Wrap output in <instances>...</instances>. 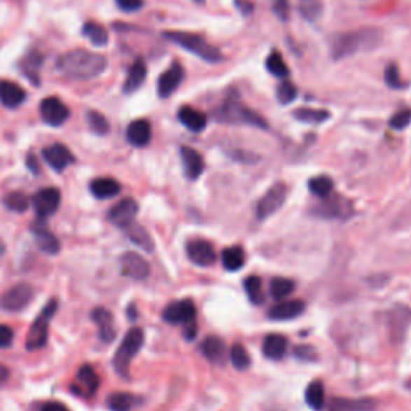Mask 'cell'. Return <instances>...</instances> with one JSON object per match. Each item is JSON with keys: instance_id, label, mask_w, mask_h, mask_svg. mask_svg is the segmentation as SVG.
<instances>
[{"instance_id": "23", "label": "cell", "mask_w": 411, "mask_h": 411, "mask_svg": "<svg viewBox=\"0 0 411 411\" xmlns=\"http://www.w3.org/2000/svg\"><path fill=\"white\" fill-rule=\"evenodd\" d=\"M179 120L191 132H202L207 125L206 114L191 106H182L179 109Z\"/></svg>"}, {"instance_id": "41", "label": "cell", "mask_w": 411, "mask_h": 411, "mask_svg": "<svg viewBox=\"0 0 411 411\" xmlns=\"http://www.w3.org/2000/svg\"><path fill=\"white\" fill-rule=\"evenodd\" d=\"M295 283L289 278H273L270 281V293L275 299H284L289 294H293Z\"/></svg>"}, {"instance_id": "49", "label": "cell", "mask_w": 411, "mask_h": 411, "mask_svg": "<svg viewBox=\"0 0 411 411\" xmlns=\"http://www.w3.org/2000/svg\"><path fill=\"white\" fill-rule=\"evenodd\" d=\"M273 12L279 20L286 21L289 18V0H273Z\"/></svg>"}, {"instance_id": "24", "label": "cell", "mask_w": 411, "mask_h": 411, "mask_svg": "<svg viewBox=\"0 0 411 411\" xmlns=\"http://www.w3.org/2000/svg\"><path fill=\"white\" fill-rule=\"evenodd\" d=\"M146 79V64L141 58H137L132 67H130L127 78H125V82L123 85V90L125 93H134L135 90H139L144 82Z\"/></svg>"}, {"instance_id": "52", "label": "cell", "mask_w": 411, "mask_h": 411, "mask_svg": "<svg viewBox=\"0 0 411 411\" xmlns=\"http://www.w3.org/2000/svg\"><path fill=\"white\" fill-rule=\"evenodd\" d=\"M41 411H69V410L60 402H48L43 405Z\"/></svg>"}, {"instance_id": "43", "label": "cell", "mask_w": 411, "mask_h": 411, "mask_svg": "<svg viewBox=\"0 0 411 411\" xmlns=\"http://www.w3.org/2000/svg\"><path fill=\"white\" fill-rule=\"evenodd\" d=\"M246 294L252 304H262L264 302V291H262V281L259 277H249L244 281Z\"/></svg>"}, {"instance_id": "7", "label": "cell", "mask_w": 411, "mask_h": 411, "mask_svg": "<svg viewBox=\"0 0 411 411\" xmlns=\"http://www.w3.org/2000/svg\"><path fill=\"white\" fill-rule=\"evenodd\" d=\"M286 196L288 186L283 182L272 185L270 188L267 190V193L262 196L259 202H257V218H259V221H265V218L275 216V214L283 207L284 201H286Z\"/></svg>"}, {"instance_id": "53", "label": "cell", "mask_w": 411, "mask_h": 411, "mask_svg": "<svg viewBox=\"0 0 411 411\" xmlns=\"http://www.w3.org/2000/svg\"><path fill=\"white\" fill-rule=\"evenodd\" d=\"M7 377H8V370L0 363V384H4V382L7 381Z\"/></svg>"}, {"instance_id": "10", "label": "cell", "mask_w": 411, "mask_h": 411, "mask_svg": "<svg viewBox=\"0 0 411 411\" xmlns=\"http://www.w3.org/2000/svg\"><path fill=\"white\" fill-rule=\"evenodd\" d=\"M41 116L43 123L53 127H60L69 118V108L58 97H47L41 103Z\"/></svg>"}, {"instance_id": "29", "label": "cell", "mask_w": 411, "mask_h": 411, "mask_svg": "<svg viewBox=\"0 0 411 411\" xmlns=\"http://www.w3.org/2000/svg\"><path fill=\"white\" fill-rule=\"evenodd\" d=\"M90 191L92 195L98 200H108L119 193L120 185L114 179L102 177V179L93 180V182L90 183Z\"/></svg>"}, {"instance_id": "16", "label": "cell", "mask_w": 411, "mask_h": 411, "mask_svg": "<svg viewBox=\"0 0 411 411\" xmlns=\"http://www.w3.org/2000/svg\"><path fill=\"white\" fill-rule=\"evenodd\" d=\"M316 216H321L325 218H344L350 216V202L342 198V196H328L323 198L320 206L315 207Z\"/></svg>"}, {"instance_id": "25", "label": "cell", "mask_w": 411, "mask_h": 411, "mask_svg": "<svg viewBox=\"0 0 411 411\" xmlns=\"http://www.w3.org/2000/svg\"><path fill=\"white\" fill-rule=\"evenodd\" d=\"M288 350V341L286 337L281 334H268L262 344V352L267 358L270 360H279L286 355Z\"/></svg>"}, {"instance_id": "3", "label": "cell", "mask_w": 411, "mask_h": 411, "mask_svg": "<svg viewBox=\"0 0 411 411\" xmlns=\"http://www.w3.org/2000/svg\"><path fill=\"white\" fill-rule=\"evenodd\" d=\"M164 37L169 42L177 43L179 47L185 48V50H188L190 53L196 55V57H200L201 60H204V62L211 64L221 63L223 60L221 50L217 47L211 46L209 42L202 39L198 34H191V32L185 31H167L164 32Z\"/></svg>"}, {"instance_id": "17", "label": "cell", "mask_w": 411, "mask_h": 411, "mask_svg": "<svg viewBox=\"0 0 411 411\" xmlns=\"http://www.w3.org/2000/svg\"><path fill=\"white\" fill-rule=\"evenodd\" d=\"M185 78V71L180 63H172V67L160 76L158 81V93L161 98L171 97L172 93L179 89V85L182 84Z\"/></svg>"}, {"instance_id": "44", "label": "cell", "mask_w": 411, "mask_h": 411, "mask_svg": "<svg viewBox=\"0 0 411 411\" xmlns=\"http://www.w3.org/2000/svg\"><path fill=\"white\" fill-rule=\"evenodd\" d=\"M5 206H7V209L13 211V212H25L27 209V206H29V200L26 198V195L20 193V191H13V193H8L5 196Z\"/></svg>"}, {"instance_id": "1", "label": "cell", "mask_w": 411, "mask_h": 411, "mask_svg": "<svg viewBox=\"0 0 411 411\" xmlns=\"http://www.w3.org/2000/svg\"><path fill=\"white\" fill-rule=\"evenodd\" d=\"M106 63L103 55L79 48V50H71L60 57L57 69L71 79H93L106 69Z\"/></svg>"}, {"instance_id": "45", "label": "cell", "mask_w": 411, "mask_h": 411, "mask_svg": "<svg viewBox=\"0 0 411 411\" xmlns=\"http://www.w3.org/2000/svg\"><path fill=\"white\" fill-rule=\"evenodd\" d=\"M295 97H298V89H295V85L291 81H283L281 84L278 85L277 98L281 105H288V103L294 102Z\"/></svg>"}, {"instance_id": "47", "label": "cell", "mask_w": 411, "mask_h": 411, "mask_svg": "<svg viewBox=\"0 0 411 411\" xmlns=\"http://www.w3.org/2000/svg\"><path fill=\"white\" fill-rule=\"evenodd\" d=\"M411 124V109L410 108H405V109H400L398 113L393 114L389 120V125L393 130H403L405 127H408Z\"/></svg>"}, {"instance_id": "11", "label": "cell", "mask_w": 411, "mask_h": 411, "mask_svg": "<svg viewBox=\"0 0 411 411\" xmlns=\"http://www.w3.org/2000/svg\"><path fill=\"white\" fill-rule=\"evenodd\" d=\"M60 201H62V195H60V190L53 188V186L42 188L32 196V206L41 218L53 216L60 207Z\"/></svg>"}, {"instance_id": "35", "label": "cell", "mask_w": 411, "mask_h": 411, "mask_svg": "<svg viewBox=\"0 0 411 411\" xmlns=\"http://www.w3.org/2000/svg\"><path fill=\"white\" fill-rule=\"evenodd\" d=\"M294 118L300 120V123L307 124H321L331 118L330 111L326 109H316V108H299L293 113Z\"/></svg>"}, {"instance_id": "38", "label": "cell", "mask_w": 411, "mask_h": 411, "mask_svg": "<svg viewBox=\"0 0 411 411\" xmlns=\"http://www.w3.org/2000/svg\"><path fill=\"white\" fill-rule=\"evenodd\" d=\"M265 67L268 69V73L275 76V78H288L289 76V69L286 67V63H284V58L278 50H273L268 55Z\"/></svg>"}, {"instance_id": "28", "label": "cell", "mask_w": 411, "mask_h": 411, "mask_svg": "<svg viewBox=\"0 0 411 411\" xmlns=\"http://www.w3.org/2000/svg\"><path fill=\"white\" fill-rule=\"evenodd\" d=\"M201 352L212 363H222L225 358V342L217 336H209L202 341Z\"/></svg>"}, {"instance_id": "14", "label": "cell", "mask_w": 411, "mask_h": 411, "mask_svg": "<svg viewBox=\"0 0 411 411\" xmlns=\"http://www.w3.org/2000/svg\"><path fill=\"white\" fill-rule=\"evenodd\" d=\"M137 212H139V204H137V201L132 198H125L123 201H119L114 207H111V211L108 214V218L109 222L114 223L116 227L125 228L134 222Z\"/></svg>"}, {"instance_id": "40", "label": "cell", "mask_w": 411, "mask_h": 411, "mask_svg": "<svg viewBox=\"0 0 411 411\" xmlns=\"http://www.w3.org/2000/svg\"><path fill=\"white\" fill-rule=\"evenodd\" d=\"M108 408L111 411H129L134 407L135 397L125 392H114L106 400Z\"/></svg>"}, {"instance_id": "12", "label": "cell", "mask_w": 411, "mask_h": 411, "mask_svg": "<svg viewBox=\"0 0 411 411\" xmlns=\"http://www.w3.org/2000/svg\"><path fill=\"white\" fill-rule=\"evenodd\" d=\"M186 254H188V259L193 262V264L200 267H209L216 262V251H214V246L206 239H191L186 244Z\"/></svg>"}, {"instance_id": "18", "label": "cell", "mask_w": 411, "mask_h": 411, "mask_svg": "<svg viewBox=\"0 0 411 411\" xmlns=\"http://www.w3.org/2000/svg\"><path fill=\"white\" fill-rule=\"evenodd\" d=\"M305 310V304L302 300H281L268 310V319L277 321H288L294 320Z\"/></svg>"}, {"instance_id": "15", "label": "cell", "mask_w": 411, "mask_h": 411, "mask_svg": "<svg viewBox=\"0 0 411 411\" xmlns=\"http://www.w3.org/2000/svg\"><path fill=\"white\" fill-rule=\"evenodd\" d=\"M42 156L43 160L47 161L48 166L55 169L57 172L64 171V169L76 161V158L73 153L69 151V148H67L62 144H55V145L47 146L46 150L42 151Z\"/></svg>"}, {"instance_id": "30", "label": "cell", "mask_w": 411, "mask_h": 411, "mask_svg": "<svg viewBox=\"0 0 411 411\" xmlns=\"http://www.w3.org/2000/svg\"><path fill=\"white\" fill-rule=\"evenodd\" d=\"M34 239H36V244L39 246V249L42 252H46L48 256H55L60 252V241L57 239V237L52 232H48L47 228L43 227H36L34 230Z\"/></svg>"}, {"instance_id": "37", "label": "cell", "mask_w": 411, "mask_h": 411, "mask_svg": "<svg viewBox=\"0 0 411 411\" xmlns=\"http://www.w3.org/2000/svg\"><path fill=\"white\" fill-rule=\"evenodd\" d=\"M299 13L310 23L319 21L323 15V2L321 0H299Z\"/></svg>"}, {"instance_id": "4", "label": "cell", "mask_w": 411, "mask_h": 411, "mask_svg": "<svg viewBox=\"0 0 411 411\" xmlns=\"http://www.w3.org/2000/svg\"><path fill=\"white\" fill-rule=\"evenodd\" d=\"M144 339H145V334L140 328H132V330L124 336L123 342H120L113 360L114 370H116L120 376L124 377L129 376L130 363H132L135 355L139 354L141 345H144Z\"/></svg>"}, {"instance_id": "9", "label": "cell", "mask_w": 411, "mask_h": 411, "mask_svg": "<svg viewBox=\"0 0 411 411\" xmlns=\"http://www.w3.org/2000/svg\"><path fill=\"white\" fill-rule=\"evenodd\" d=\"M162 319L172 325H190L196 321V307L191 300H177L162 310Z\"/></svg>"}, {"instance_id": "2", "label": "cell", "mask_w": 411, "mask_h": 411, "mask_svg": "<svg viewBox=\"0 0 411 411\" xmlns=\"http://www.w3.org/2000/svg\"><path fill=\"white\" fill-rule=\"evenodd\" d=\"M379 42L376 29H358L339 34L331 41V55L334 60H344L360 50H370Z\"/></svg>"}, {"instance_id": "8", "label": "cell", "mask_w": 411, "mask_h": 411, "mask_svg": "<svg viewBox=\"0 0 411 411\" xmlns=\"http://www.w3.org/2000/svg\"><path fill=\"white\" fill-rule=\"evenodd\" d=\"M34 298V289L29 284L20 283L15 284L0 298V307L7 312H21L26 309Z\"/></svg>"}, {"instance_id": "32", "label": "cell", "mask_w": 411, "mask_h": 411, "mask_svg": "<svg viewBox=\"0 0 411 411\" xmlns=\"http://www.w3.org/2000/svg\"><path fill=\"white\" fill-rule=\"evenodd\" d=\"M246 254L243 248L239 246H232V248L223 249L222 252V264L228 272H238L244 267Z\"/></svg>"}, {"instance_id": "27", "label": "cell", "mask_w": 411, "mask_h": 411, "mask_svg": "<svg viewBox=\"0 0 411 411\" xmlns=\"http://www.w3.org/2000/svg\"><path fill=\"white\" fill-rule=\"evenodd\" d=\"M124 232L129 237V239L132 241L135 246H139L141 251H145V252L155 251V241H153L151 235L148 233L144 227L139 225V223L132 222L130 225L124 228Z\"/></svg>"}, {"instance_id": "46", "label": "cell", "mask_w": 411, "mask_h": 411, "mask_svg": "<svg viewBox=\"0 0 411 411\" xmlns=\"http://www.w3.org/2000/svg\"><path fill=\"white\" fill-rule=\"evenodd\" d=\"M87 123H89L90 129L93 130L95 134H106L109 130V124L105 116H102L100 113L97 111H89L87 113Z\"/></svg>"}, {"instance_id": "22", "label": "cell", "mask_w": 411, "mask_h": 411, "mask_svg": "<svg viewBox=\"0 0 411 411\" xmlns=\"http://www.w3.org/2000/svg\"><path fill=\"white\" fill-rule=\"evenodd\" d=\"M127 140L134 146H146L151 140V124L146 119H137L129 124Z\"/></svg>"}, {"instance_id": "54", "label": "cell", "mask_w": 411, "mask_h": 411, "mask_svg": "<svg viewBox=\"0 0 411 411\" xmlns=\"http://www.w3.org/2000/svg\"><path fill=\"white\" fill-rule=\"evenodd\" d=\"M193 2H195V4H200V5H202V4H204V0H193Z\"/></svg>"}, {"instance_id": "34", "label": "cell", "mask_w": 411, "mask_h": 411, "mask_svg": "<svg viewBox=\"0 0 411 411\" xmlns=\"http://www.w3.org/2000/svg\"><path fill=\"white\" fill-rule=\"evenodd\" d=\"M41 68H42V57L39 53H29L21 63V69L26 74L32 84H41Z\"/></svg>"}, {"instance_id": "19", "label": "cell", "mask_w": 411, "mask_h": 411, "mask_svg": "<svg viewBox=\"0 0 411 411\" xmlns=\"http://www.w3.org/2000/svg\"><path fill=\"white\" fill-rule=\"evenodd\" d=\"M92 320L98 326V336L102 342H111L116 337V328H114V320L111 312H108L103 307H98L92 312Z\"/></svg>"}, {"instance_id": "39", "label": "cell", "mask_w": 411, "mask_h": 411, "mask_svg": "<svg viewBox=\"0 0 411 411\" xmlns=\"http://www.w3.org/2000/svg\"><path fill=\"white\" fill-rule=\"evenodd\" d=\"M333 179L328 177V175H319V177L310 179L309 182V190L319 198H328L333 193Z\"/></svg>"}, {"instance_id": "21", "label": "cell", "mask_w": 411, "mask_h": 411, "mask_svg": "<svg viewBox=\"0 0 411 411\" xmlns=\"http://www.w3.org/2000/svg\"><path fill=\"white\" fill-rule=\"evenodd\" d=\"M26 100L23 87L12 81H0V103L7 108H18Z\"/></svg>"}, {"instance_id": "26", "label": "cell", "mask_w": 411, "mask_h": 411, "mask_svg": "<svg viewBox=\"0 0 411 411\" xmlns=\"http://www.w3.org/2000/svg\"><path fill=\"white\" fill-rule=\"evenodd\" d=\"M376 402L372 398H333L331 411H372Z\"/></svg>"}, {"instance_id": "36", "label": "cell", "mask_w": 411, "mask_h": 411, "mask_svg": "<svg viewBox=\"0 0 411 411\" xmlns=\"http://www.w3.org/2000/svg\"><path fill=\"white\" fill-rule=\"evenodd\" d=\"M78 382L87 393H93L98 389V386H100V377H98L92 366L85 365L82 366L78 372Z\"/></svg>"}, {"instance_id": "6", "label": "cell", "mask_w": 411, "mask_h": 411, "mask_svg": "<svg viewBox=\"0 0 411 411\" xmlns=\"http://www.w3.org/2000/svg\"><path fill=\"white\" fill-rule=\"evenodd\" d=\"M221 119L233 124H249L259 129H267V120L252 109L246 108L238 102H227L221 111Z\"/></svg>"}, {"instance_id": "20", "label": "cell", "mask_w": 411, "mask_h": 411, "mask_svg": "<svg viewBox=\"0 0 411 411\" xmlns=\"http://www.w3.org/2000/svg\"><path fill=\"white\" fill-rule=\"evenodd\" d=\"M180 156H182V162H183L186 177L191 179V180L200 179L202 172H204V167H206L204 160H202V156L200 155V153L190 146H183L182 150H180Z\"/></svg>"}, {"instance_id": "42", "label": "cell", "mask_w": 411, "mask_h": 411, "mask_svg": "<svg viewBox=\"0 0 411 411\" xmlns=\"http://www.w3.org/2000/svg\"><path fill=\"white\" fill-rule=\"evenodd\" d=\"M230 360H232L233 366L239 371L243 370H248L249 365H251V358H249V354L248 350L243 344H235L232 350H230Z\"/></svg>"}, {"instance_id": "51", "label": "cell", "mask_w": 411, "mask_h": 411, "mask_svg": "<svg viewBox=\"0 0 411 411\" xmlns=\"http://www.w3.org/2000/svg\"><path fill=\"white\" fill-rule=\"evenodd\" d=\"M13 341V333L10 330L8 326L0 325V349L8 347L10 344Z\"/></svg>"}, {"instance_id": "33", "label": "cell", "mask_w": 411, "mask_h": 411, "mask_svg": "<svg viewBox=\"0 0 411 411\" xmlns=\"http://www.w3.org/2000/svg\"><path fill=\"white\" fill-rule=\"evenodd\" d=\"M305 402L312 410L315 411H321L323 408H325V403H326L325 386H323L321 381H314L309 387H307Z\"/></svg>"}, {"instance_id": "31", "label": "cell", "mask_w": 411, "mask_h": 411, "mask_svg": "<svg viewBox=\"0 0 411 411\" xmlns=\"http://www.w3.org/2000/svg\"><path fill=\"white\" fill-rule=\"evenodd\" d=\"M82 34L95 47H105L109 39L106 27L97 23V21H87L84 27H82Z\"/></svg>"}, {"instance_id": "48", "label": "cell", "mask_w": 411, "mask_h": 411, "mask_svg": "<svg viewBox=\"0 0 411 411\" xmlns=\"http://www.w3.org/2000/svg\"><path fill=\"white\" fill-rule=\"evenodd\" d=\"M384 78H386L387 85L391 87V89H405V87H407V84H405L402 78H400V73H398V68H397L396 63H391L386 68Z\"/></svg>"}, {"instance_id": "5", "label": "cell", "mask_w": 411, "mask_h": 411, "mask_svg": "<svg viewBox=\"0 0 411 411\" xmlns=\"http://www.w3.org/2000/svg\"><path fill=\"white\" fill-rule=\"evenodd\" d=\"M57 312V300H48V304L43 307L41 315L37 316L36 321L32 323L29 334L26 337V347L29 350L41 349L46 345L48 337V321L53 319Z\"/></svg>"}, {"instance_id": "50", "label": "cell", "mask_w": 411, "mask_h": 411, "mask_svg": "<svg viewBox=\"0 0 411 411\" xmlns=\"http://www.w3.org/2000/svg\"><path fill=\"white\" fill-rule=\"evenodd\" d=\"M119 8L124 10V12H137V10H140L144 7V0H116Z\"/></svg>"}, {"instance_id": "13", "label": "cell", "mask_w": 411, "mask_h": 411, "mask_svg": "<svg viewBox=\"0 0 411 411\" xmlns=\"http://www.w3.org/2000/svg\"><path fill=\"white\" fill-rule=\"evenodd\" d=\"M120 270L125 277L132 279H146L150 275V264L137 252H125V254L120 257Z\"/></svg>"}]
</instances>
